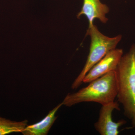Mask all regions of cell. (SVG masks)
<instances>
[{"label":"cell","instance_id":"cell-1","mask_svg":"<svg viewBox=\"0 0 135 135\" xmlns=\"http://www.w3.org/2000/svg\"><path fill=\"white\" fill-rule=\"evenodd\" d=\"M118 102L135 128V44L123 55L116 70Z\"/></svg>","mask_w":135,"mask_h":135},{"label":"cell","instance_id":"cell-2","mask_svg":"<svg viewBox=\"0 0 135 135\" xmlns=\"http://www.w3.org/2000/svg\"><path fill=\"white\" fill-rule=\"evenodd\" d=\"M78 92L68 94L63 105L71 107L83 102H95L101 105L114 102L118 94L116 71H111L89 83Z\"/></svg>","mask_w":135,"mask_h":135},{"label":"cell","instance_id":"cell-3","mask_svg":"<svg viewBox=\"0 0 135 135\" xmlns=\"http://www.w3.org/2000/svg\"><path fill=\"white\" fill-rule=\"evenodd\" d=\"M86 35L90 38L89 52L83 69L72 85L73 89H76L82 84L83 80L89 70L116 46L122 38L120 35L109 37L101 33L96 26L89 25Z\"/></svg>","mask_w":135,"mask_h":135},{"label":"cell","instance_id":"cell-4","mask_svg":"<svg viewBox=\"0 0 135 135\" xmlns=\"http://www.w3.org/2000/svg\"><path fill=\"white\" fill-rule=\"evenodd\" d=\"M120 110L119 104L113 102L102 105L99 111L98 120L94 124L96 130L101 135H118L119 133V129L127 123L124 120L118 122L112 120V113L114 110Z\"/></svg>","mask_w":135,"mask_h":135},{"label":"cell","instance_id":"cell-5","mask_svg":"<svg viewBox=\"0 0 135 135\" xmlns=\"http://www.w3.org/2000/svg\"><path fill=\"white\" fill-rule=\"evenodd\" d=\"M123 55V51L122 49H115L111 50L89 70L83 83H89L109 72L116 71Z\"/></svg>","mask_w":135,"mask_h":135},{"label":"cell","instance_id":"cell-6","mask_svg":"<svg viewBox=\"0 0 135 135\" xmlns=\"http://www.w3.org/2000/svg\"><path fill=\"white\" fill-rule=\"evenodd\" d=\"M109 11V7L102 3L100 0H83L82 8L77 15V17L79 18L81 16L84 15L88 20L89 25L94 24L95 19L105 23L109 20L106 15Z\"/></svg>","mask_w":135,"mask_h":135},{"label":"cell","instance_id":"cell-7","mask_svg":"<svg viewBox=\"0 0 135 135\" xmlns=\"http://www.w3.org/2000/svg\"><path fill=\"white\" fill-rule=\"evenodd\" d=\"M63 105L59 104L50 111L48 114L38 122L27 126L22 133L24 135H46L48 133L53 123L57 119L56 114L59 108Z\"/></svg>","mask_w":135,"mask_h":135},{"label":"cell","instance_id":"cell-8","mask_svg":"<svg viewBox=\"0 0 135 135\" xmlns=\"http://www.w3.org/2000/svg\"><path fill=\"white\" fill-rule=\"evenodd\" d=\"M28 120L16 122L11 120L0 116V135L13 133H22L27 126Z\"/></svg>","mask_w":135,"mask_h":135}]
</instances>
